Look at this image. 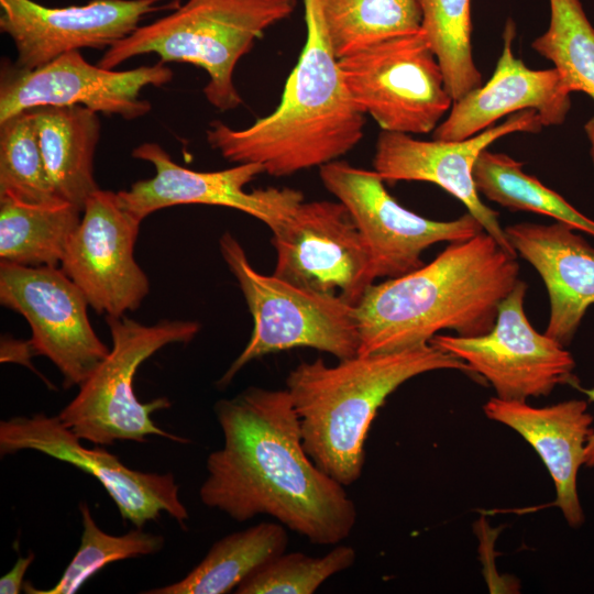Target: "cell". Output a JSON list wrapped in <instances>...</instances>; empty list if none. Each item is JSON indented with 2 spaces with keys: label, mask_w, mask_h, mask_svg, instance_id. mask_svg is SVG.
Returning <instances> with one entry per match:
<instances>
[{
  "label": "cell",
  "mask_w": 594,
  "mask_h": 594,
  "mask_svg": "<svg viewBox=\"0 0 594 594\" xmlns=\"http://www.w3.org/2000/svg\"><path fill=\"white\" fill-rule=\"evenodd\" d=\"M215 414L223 444L206 461L201 503L243 522L267 515L316 546L346 539L358 509L342 484L306 453L292 397L250 386L220 399Z\"/></svg>",
  "instance_id": "obj_1"
},
{
  "label": "cell",
  "mask_w": 594,
  "mask_h": 594,
  "mask_svg": "<svg viewBox=\"0 0 594 594\" xmlns=\"http://www.w3.org/2000/svg\"><path fill=\"white\" fill-rule=\"evenodd\" d=\"M516 257L483 231L450 242L429 264L371 285L355 306L358 354L420 346L446 329L460 337L490 332L520 280Z\"/></svg>",
  "instance_id": "obj_2"
},
{
  "label": "cell",
  "mask_w": 594,
  "mask_h": 594,
  "mask_svg": "<svg viewBox=\"0 0 594 594\" xmlns=\"http://www.w3.org/2000/svg\"><path fill=\"white\" fill-rule=\"evenodd\" d=\"M306 41L280 101L243 129L213 121L207 142L235 164H258L283 177L337 161L364 133V113L352 100L328 40L319 0H304Z\"/></svg>",
  "instance_id": "obj_3"
},
{
  "label": "cell",
  "mask_w": 594,
  "mask_h": 594,
  "mask_svg": "<svg viewBox=\"0 0 594 594\" xmlns=\"http://www.w3.org/2000/svg\"><path fill=\"white\" fill-rule=\"evenodd\" d=\"M438 370L476 377L465 362L431 342L358 354L332 366L321 359L300 362L287 375L286 389L299 418L306 453L337 482L352 485L362 474L364 443L378 408L408 380Z\"/></svg>",
  "instance_id": "obj_4"
},
{
  "label": "cell",
  "mask_w": 594,
  "mask_h": 594,
  "mask_svg": "<svg viewBox=\"0 0 594 594\" xmlns=\"http://www.w3.org/2000/svg\"><path fill=\"white\" fill-rule=\"evenodd\" d=\"M296 7L297 0H187L114 43L98 65L114 69L143 54L188 63L208 75L207 101L219 111L233 110L243 102L233 79L237 64Z\"/></svg>",
  "instance_id": "obj_5"
},
{
  "label": "cell",
  "mask_w": 594,
  "mask_h": 594,
  "mask_svg": "<svg viewBox=\"0 0 594 594\" xmlns=\"http://www.w3.org/2000/svg\"><path fill=\"white\" fill-rule=\"evenodd\" d=\"M112 348L107 358L79 386L75 398L57 415L80 440L99 446L116 441L144 442L158 436L179 443L188 439L155 425L151 415L172 406L166 397L142 403L133 387L140 365L162 348L188 343L199 332L196 321L162 320L143 324L124 316H106Z\"/></svg>",
  "instance_id": "obj_6"
},
{
  "label": "cell",
  "mask_w": 594,
  "mask_h": 594,
  "mask_svg": "<svg viewBox=\"0 0 594 594\" xmlns=\"http://www.w3.org/2000/svg\"><path fill=\"white\" fill-rule=\"evenodd\" d=\"M220 252L239 283L254 326L245 348L218 386L226 387L248 363L294 348H311L339 360L358 355L355 306L338 296L301 288L274 274L258 273L230 233L221 237Z\"/></svg>",
  "instance_id": "obj_7"
},
{
  "label": "cell",
  "mask_w": 594,
  "mask_h": 594,
  "mask_svg": "<svg viewBox=\"0 0 594 594\" xmlns=\"http://www.w3.org/2000/svg\"><path fill=\"white\" fill-rule=\"evenodd\" d=\"M339 65L352 100L382 131L432 132L453 103L422 30L382 41Z\"/></svg>",
  "instance_id": "obj_8"
},
{
  "label": "cell",
  "mask_w": 594,
  "mask_h": 594,
  "mask_svg": "<svg viewBox=\"0 0 594 594\" xmlns=\"http://www.w3.org/2000/svg\"><path fill=\"white\" fill-rule=\"evenodd\" d=\"M319 176L349 211L372 255L376 278H395L425 263L421 255L438 242L468 240L484 231L470 212L450 221L419 216L397 202L375 170L333 161L319 167Z\"/></svg>",
  "instance_id": "obj_9"
},
{
  "label": "cell",
  "mask_w": 594,
  "mask_h": 594,
  "mask_svg": "<svg viewBox=\"0 0 594 594\" xmlns=\"http://www.w3.org/2000/svg\"><path fill=\"white\" fill-rule=\"evenodd\" d=\"M526 292V283L519 280L501 302L490 332L477 337L438 333L430 341L465 362L504 400L526 402L548 396L559 385L578 384L572 354L529 322L524 309Z\"/></svg>",
  "instance_id": "obj_10"
},
{
  "label": "cell",
  "mask_w": 594,
  "mask_h": 594,
  "mask_svg": "<svg viewBox=\"0 0 594 594\" xmlns=\"http://www.w3.org/2000/svg\"><path fill=\"white\" fill-rule=\"evenodd\" d=\"M273 274L356 306L376 278L371 252L340 201L304 200L272 230Z\"/></svg>",
  "instance_id": "obj_11"
},
{
  "label": "cell",
  "mask_w": 594,
  "mask_h": 594,
  "mask_svg": "<svg viewBox=\"0 0 594 594\" xmlns=\"http://www.w3.org/2000/svg\"><path fill=\"white\" fill-rule=\"evenodd\" d=\"M0 302L25 318L34 354L54 363L66 389L80 386L109 354L90 324L87 299L57 266L1 261Z\"/></svg>",
  "instance_id": "obj_12"
},
{
  "label": "cell",
  "mask_w": 594,
  "mask_h": 594,
  "mask_svg": "<svg viewBox=\"0 0 594 594\" xmlns=\"http://www.w3.org/2000/svg\"><path fill=\"white\" fill-rule=\"evenodd\" d=\"M173 75L172 68L161 61L116 70L90 64L79 51L63 54L34 69L6 64L0 77V123L43 106H81L124 120L139 119L152 109L140 97L142 89L164 86L172 81Z\"/></svg>",
  "instance_id": "obj_13"
},
{
  "label": "cell",
  "mask_w": 594,
  "mask_h": 594,
  "mask_svg": "<svg viewBox=\"0 0 594 594\" xmlns=\"http://www.w3.org/2000/svg\"><path fill=\"white\" fill-rule=\"evenodd\" d=\"M141 222L117 193L99 188L67 242L61 268L99 315L124 316L148 294V278L134 258Z\"/></svg>",
  "instance_id": "obj_14"
},
{
  "label": "cell",
  "mask_w": 594,
  "mask_h": 594,
  "mask_svg": "<svg viewBox=\"0 0 594 594\" xmlns=\"http://www.w3.org/2000/svg\"><path fill=\"white\" fill-rule=\"evenodd\" d=\"M22 450L38 451L96 477L121 517L136 528L156 520L161 513L168 514L182 526L188 520L187 508L179 498V485L172 473L133 470L102 448H85L57 416L40 413L2 420L1 457Z\"/></svg>",
  "instance_id": "obj_15"
},
{
  "label": "cell",
  "mask_w": 594,
  "mask_h": 594,
  "mask_svg": "<svg viewBox=\"0 0 594 594\" xmlns=\"http://www.w3.org/2000/svg\"><path fill=\"white\" fill-rule=\"evenodd\" d=\"M134 158L153 165L155 175L118 191L121 206L138 220L177 205L220 206L245 212L270 230L279 226L304 200L299 190L266 188L246 191L245 187L264 168L258 164H237L216 172H197L177 164L157 143L145 142L132 151Z\"/></svg>",
  "instance_id": "obj_16"
},
{
  "label": "cell",
  "mask_w": 594,
  "mask_h": 594,
  "mask_svg": "<svg viewBox=\"0 0 594 594\" xmlns=\"http://www.w3.org/2000/svg\"><path fill=\"white\" fill-rule=\"evenodd\" d=\"M178 6V0H90L55 8L34 0H0V30L14 44V65L34 69L72 51L108 50L146 15Z\"/></svg>",
  "instance_id": "obj_17"
},
{
  "label": "cell",
  "mask_w": 594,
  "mask_h": 594,
  "mask_svg": "<svg viewBox=\"0 0 594 594\" xmlns=\"http://www.w3.org/2000/svg\"><path fill=\"white\" fill-rule=\"evenodd\" d=\"M542 127L539 114L529 109L509 114L502 124L460 141H424L410 134L382 131L375 144L373 167L385 182L417 180L440 186L466 207L485 232L517 255L498 213L481 200L473 168L480 154L496 140L516 132L536 133Z\"/></svg>",
  "instance_id": "obj_18"
},
{
  "label": "cell",
  "mask_w": 594,
  "mask_h": 594,
  "mask_svg": "<svg viewBox=\"0 0 594 594\" xmlns=\"http://www.w3.org/2000/svg\"><path fill=\"white\" fill-rule=\"evenodd\" d=\"M516 29L512 20L503 33V51L484 85L451 106L433 131V139L460 141L488 129L496 120L521 110H535L543 127L562 124L571 108L572 91L559 70L530 69L513 53Z\"/></svg>",
  "instance_id": "obj_19"
},
{
  "label": "cell",
  "mask_w": 594,
  "mask_h": 594,
  "mask_svg": "<svg viewBox=\"0 0 594 594\" xmlns=\"http://www.w3.org/2000/svg\"><path fill=\"white\" fill-rule=\"evenodd\" d=\"M587 402L569 399L546 407L522 400L490 398L485 416L520 435L537 452L556 488L553 505L572 528L584 522L578 492V474L584 465L585 449L592 436L593 416Z\"/></svg>",
  "instance_id": "obj_20"
},
{
  "label": "cell",
  "mask_w": 594,
  "mask_h": 594,
  "mask_svg": "<svg viewBox=\"0 0 594 594\" xmlns=\"http://www.w3.org/2000/svg\"><path fill=\"white\" fill-rule=\"evenodd\" d=\"M516 254L541 276L550 301L546 332L566 346L594 305V248L563 222L504 228Z\"/></svg>",
  "instance_id": "obj_21"
},
{
  "label": "cell",
  "mask_w": 594,
  "mask_h": 594,
  "mask_svg": "<svg viewBox=\"0 0 594 594\" xmlns=\"http://www.w3.org/2000/svg\"><path fill=\"white\" fill-rule=\"evenodd\" d=\"M30 111L55 193L82 211L89 196L99 189L94 175L100 139L97 112L81 106H43Z\"/></svg>",
  "instance_id": "obj_22"
},
{
  "label": "cell",
  "mask_w": 594,
  "mask_h": 594,
  "mask_svg": "<svg viewBox=\"0 0 594 594\" xmlns=\"http://www.w3.org/2000/svg\"><path fill=\"white\" fill-rule=\"evenodd\" d=\"M287 544V531L282 524H256L219 539L182 580L143 593H230L260 568L284 553Z\"/></svg>",
  "instance_id": "obj_23"
},
{
  "label": "cell",
  "mask_w": 594,
  "mask_h": 594,
  "mask_svg": "<svg viewBox=\"0 0 594 594\" xmlns=\"http://www.w3.org/2000/svg\"><path fill=\"white\" fill-rule=\"evenodd\" d=\"M81 210L61 201L29 204L0 197V257L24 266H58Z\"/></svg>",
  "instance_id": "obj_24"
},
{
  "label": "cell",
  "mask_w": 594,
  "mask_h": 594,
  "mask_svg": "<svg viewBox=\"0 0 594 594\" xmlns=\"http://www.w3.org/2000/svg\"><path fill=\"white\" fill-rule=\"evenodd\" d=\"M319 3L338 59L421 30L420 0H319Z\"/></svg>",
  "instance_id": "obj_25"
},
{
  "label": "cell",
  "mask_w": 594,
  "mask_h": 594,
  "mask_svg": "<svg viewBox=\"0 0 594 594\" xmlns=\"http://www.w3.org/2000/svg\"><path fill=\"white\" fill-rule=\"evenodd\" d=\"M476 190L509 210L549 216L594 237V220L562 196L522 170V163L504 153L484 150L473 168Z\"/></svg>",
  "instance_id": "obj_26"
},
{
  "label": "cell",
  "mask_w": 594,
  "mask_h": 594,
  "mask_svg": "<svg viewBox=\"0 0 594 594\" xmlns=\"http://www.w3.org/2000/svg\"><path fill=\"white\" fill-rule=\"evenodd\" d=\"M421 30L442 69L453 102L482 85L471 44V0H420Z\"/></svg>",
  "instance_id": "obj_27"
},
{
  "label": "cell",
  "mask_w": 594,
  "mask_h": 594,
  "mask_svg": "<svg viewBox=\"0 0 594 594\" xmlns=\"http://www.w3.org/2000/svg\"><path fill=\"white\" fill-rule=\"evenodd\" d=\"M549 2V28L531 47L553 63L572 92L594 100V28L580 0Z\"/></svg>",
  "instance_id": "obj_28"
},
{
  "label": "cell",
  "mask_w": 594,
  "mask_h": 594,
  "mask_svg": "<svg viewBox=\"0 0 594 594\" xmlns=\"http://www.w3.org/2000/svg\"><path fill=\"white\" fill-rule=\"evenodd\" d=\"M82 532L80 544L64 570L58 582L51 588L38 590L24 582L23 590L30 594H74L106 565L130 558L154 554L164 547V537L132 529L121 536L101 530L96 524L88 505L79 504Z\"/></svg>",
  "instance_id": "obj_29"
},
{
  "label": "cell",
  "mask_w": 594,
  "mask_h": 594,
  "mask_svg": "<svg viewBox=\"0 0 594 594\" xmlns=\"http://www.w3.org/2000/svg\"><path fill=\"white\" fill-rule=\"evenodd\" d=\"M29 204L64 201L48 178L31 111L0 123V197Z\"/></svg>",
  "instance_id": "obj_30"
},
{
  "label": "cell",
  "mask_w": 594,
  "mask_h": 594,
  "mask_svg": "<svg viewBox=\"0 0 594 594\" xmlns=\"http://www.w3.org/2000/svg\"><path fill=\"white\" fill-rule=\"evenodd\" d=\"M354 548L336 544L322 557L302 552L282 553L244 580L237 594H312L330 576L350 568Z\"/></svg>",
  "instance_id": "obj_31"
},
{
  "label": "cell",
  "mask_w": 594,
  "mask_h": 594,
  "mask_svg": "<svg viewBox=\"0 0 594 594\" xmlns=\"http://www.w3.org/2000/svg\"><path fill=\"white\" fill-rule=\"evenodd\" d=\"M34 558L33 552H30L26 557L19 556L13 568L0 579L1 594H18L23 590V578Z\"/></svg>",
  "instance_id": "obj_32"
},
{
  "label": "cell",
  "mask_w": 594,
  "mask_h": 594,
  "mask_svg": "<svg viewBox=\"0 0 594 594\" xmlns=\"http://www.w3.org/2000/svg\"><path fill=\"white\" fill-rule=\"evenodd\" d=\"M32 355L35 354L30 341L24 342L7 338L1 340V362H19L33 367L30 363Z\"/></svg>",
  "instance_id": "obj_33"
},
{
  "label": "cell",
  "mask_w": 594,
  "mask_h": 594,
  "mask_svg": "<svg viewBox=\"0 0 594 594\" xmlns=\"http://www.w3.org/2000/svg\"><path fill=\"white\" fill-rule=\"evenodd\" d=\"M574 387L585 394L587 398L594 403V388H583L579 384H575ZM584 465L587 468H594V431L586 444Z\"/></svg>",
  "instance_id": "obj_34"
},
{
  "label": "cell",
  "mask_w": 594,
  "mask_h": 594,
  "mask_svg": "<svg viewBox=\"0 0 594 594\" xmlns=\"http://www.w3.org/2000/svg\"><path fill=\"white\" fill-rule=\"evenodd\" d=\"M584 130L591 143V156L594 164V116L585 123Z\"/></svg>",
  "instance_id": "obj_35"
}]
</instances>
